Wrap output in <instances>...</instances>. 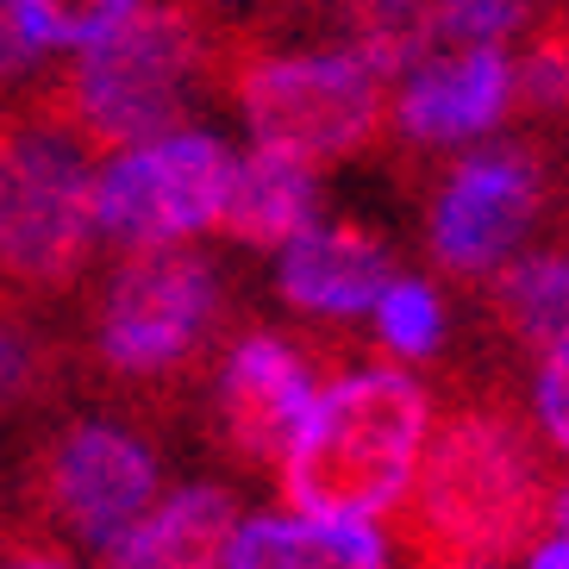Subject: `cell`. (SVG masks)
Wrapping results in <instances>:
<instances>
[{
	"label": "cell",
	"mask_w": 569,
	"mask_h": 569,
	"mask_svg": "<svg viewBox=\"0 0 569 569\" xmlns=\"http://www.w3.org/2000/svg\"><path fill=\"white\" fill-rule=\"evenodd\" d=\"M563 469L532 419L495 395H463L426 432L419 469L395 507L407 569H507L551 532Z\"/></svg>",
	"instance_id": "1"
},
{
	"label": "cell",
	"mask_w": 569,
	"mask_h": 569,
	"mask_svg": "<svg viewBox=\"0 0 569 569\" xmlns=\"http://www.w3.org/2000/svg\"><path fill=\"white\" fill-rule=\"evenodd\" d=\"M219 26L182 0H151L88 38L76 63H63L38 94V113L63 126L88 157L132 151L176 132L188 113V94L213 82Z\"/></svg>",
	"instance_id": "2"
},
{
	"label": "cell",
	"mask_w": 569,
	"mask_h": 569,
	"mask_svg": "<svg viewBox=\"0 0 569 569\" xmlns=\"http://www.w3.org/2000/svg\"><path fill=\"white\" fill-rule=\"evenodd\" d=\"M432 432V388L407 369H345L313 395L288 438L276 482L288 513L376 519L395 513Z\"/></svg>",
	"instance_id": "3"
},
{
	"label": "cell",
	"mask_w": 569,
	"mask_h": 569,
	"mask_svg": "<svg viewBox=\"0 0 569 569\" xmlns=\"http://www.w3.org/2000/svg\"><path fill=\"white\" fill-rule=\"evenodd\" d=\"M213 88L232 94L263 151L307 169L363 157L388 126L382 76L357 51H269L263 38L219 26Z\"/></svg>",
	"instance_id": "4"
},
{
	"label": "cell",
	"mask_w": 569,
	"mask_h": 569,
	"mask_svg": "<svg viewBox=\"0 0 569 569\" xmlns=\"http://www.w3.org/2000/svg\"><path fill=\"white\" fill-rule=\"evenodd\" d=\"M94 157L51 119H0V288L13 301H57L94 257Z\"/></svg>",
	"instance_id": "5"
},
{
	"label": "cell",
	"mask_w": 569,
	"mask_h": 569,
	"mask_svg": "<svg viewBox=\"0 0 569 569\" xmlns=\"http://www.w3.org/2000/svg\"><path fill=\"white\" fill-rule=\"evenodd\" d=\"M219 319H226L219 269L201 251H182V244L126 251L88 319L94 363L132 395H176L207 363Z\"/></svg>",
	"instance_id": "6"
},
{
	"label": "cell",
	"mask_w": 569,
	"mask_h": 569,
	"mask_svg": "<svg viewBox=\"0 0 569 569\" xmlns=\"http://www.w3.org/2000/svg\"><path fill=\"white\" fill-rule=\"evenodd\" d=\"M163 488L151 438L119 419H63L26 463V526L44 538L113 545Z\"/></svg>",
	"instance_id": "7"
},
{
	"label": "cell",
	"mask_w": 569,
	"mask_h": 569,
	"mask_svg": "<svg viewBox=\"0 0 569 569\" xmlns=\"http://www.w3.org/2000/svg\"><path fill=\"white\" fill-rule=\"evenodd\" d=\"M226 182H232L226 144L194 126H176L113 157V169L94 188V219L119 251H157V244L207 232L219 219Z\"/></svg>",
	"instance_id": "8"
},
{
	"label": "cell",
	"mask_w": 569,
	"mask_h": 569,
	"mask_svg": "<svg viewBox=\"0 0 569 569\" xmlns=\"http://www.w3.org/2000/svg\"><path fill=\"white\" fill-rule=\"evenodd\" d=\"M545 201H551V169L532 144L463 157L426 207L432 263L445 276H463V282L495 276V263L526 238V226L545 213Z\"/></svg>",
	"instance_id": "9"
},
{
	"label": "cell",
	"mask_w": 569,
	"mask_h": 569,
	"mask_svg": "<svg viewBox=\"0 0 569 569\" xmlns=\"http://www.w3.org/2000/svg\"><path fill=\"white\" fill-rule=\"evenodd\" d=\"M313 395H319V363L301 338L269 332V326L238 332L213 382L219 451L244 469H276L288 438L301 432Z\"/></svg>",
	"instance_id": "10"
},
{
	"label": "cell",
	"mask_w": 569,
	"mask_h": 569,
	"mask_svg": "<svg viewBox=\"0 0 569 569\" xmlns=\"http://www.w3.org/2000/svg\"><path fill=\"white\" fill-rule=\"evenodd\" d=\"M513 119V63L501 44H457L407 69V88L395 101V126L407 144L451 151L469 138L501 132Z\"/></svg>",
	"instance_id": "11"
},
{
	"label": "cell",
	"mask_w": 569,
	"mask_h": 569,
	"mask_svg": "<svg viewBox=\"0 0 569 569\" xmlns=\"http://www.w3.org/2000/svg\"><path fill=\"white\" fill-rule=\"evenodd\" d=\"M395 251L388 238L363 219H313L282 244L276 263V295L295 313L313 319H357L382 301V288L395 282Z\"/></svg>",
	"instance_id": "12"
},
{
	"label": "cell",
	"mask_w": 569,
	"mask_h": 569,
	"mask_svg": "<svg viewBox=\"0 0 569 569\" xmlns=\"http://www.w3.org/2000/svg\"><path fill=\"white\" fill-rule=\"evenodd\" d=\"M238 532V501L219 482H188L101 545V569H219Z\"/></svg>",
	"instance_id": "13"
},
{
	"label": "cell",
	"mask_w": 569,
	"mask_h": 569,
	"mask_svg": "<svg viewBox=\"0 0 569 569\" xmlns=\"http://www.w3.org/2000/svg\"><path fill=\"white\" fill-rule=\"evenodd\" d=\"M219 569H388V545L369 519L251 513L238 519Z\"/></svg>",
	"instance_id": "14"
},
{
	"label": "cell",
	"mask_w": 569,
	"mask_h": 569,
	"mask_svg": "<svg viewBox=\"0 0 569 569\" xmlns=\"http://www.w3.org/2000/svg\"><path fill=\"white\" fill-rule=\"evenodd\" d=\"M313 213H319L313 169L257 144L244 163H232V182H226L213 226L244 251H282L301 226H313Z\"/></svg>",
	"instance_id": "15"
},
{
	"label": "cell",
	"mask_w": 569,
	"mask_h": 569,
	"mask_svg": "<svg viewBox=\"0 0 569 569\" xmlns=\"http://www.w3.org/2000/svg\"><path fill=\"white\" fill-rule=\"evenodd\" d=\"M482 313L507 351L545 357L569 338V251H538L495 269L482 288Z\"/></svg>",
	"instance_id": "16"
},
{
	"label": "cell",
	"mask_w": 569,
	"mask_h": 569,
	"mask_svg": "<svg viewBox=\"0 0 569 569\" xmlns=\"http://www.w3.org/2000/svg\"><path fill=\"white\" fill-rule=\"evenodd\" d=\"M513 113L569 119V7H557L532 26V44L513 63Z\"/></svg>",
	"instance_id": "17"
},
{
	"label": "cell",
	"mask_w": 569,
	"mask_h": 569,
	"mask_svg": "<svg viewBox=\"0 0 569 569\" xmlns=\"http://www.w3.org/2000/svg\"><path fill=\"white\" fill-rule=\"evenodd\" d=\"M369 313H376L382 351H395V357H432L445 345V301L426 282H413V276H395Z\"/></svg>",
	"instance_id": "18"
},
{
	"label": "cell",
	"mask_w": 569,
	"mask_h": 569,
	"mask_svg": "<svg viewBox=\"0 0 569 569\" xmlns=\"http://www.w3.org/2000/svg\"><path fill=\"white\" fill-rule=\"evenodd\" d=\"M532 19V0H432V32L445 44H501Z\"/></svg>",
	"instance_id": "19"
},
{
	"label": "cell",
	"mask_w": 569,
	"mask_h": 569,
	"mask_svg": "<svg viewBox=\"0 0 569 569\" xmlns=\"http://www.w3.org/2000/svg\"><path fill=\"white\" fill-rule=\"evenodd\" d=\"M26 19H32L38 44L51 51V44H69V51H82L88 38H101L107 26L132 13L138 0H19Z\"/></svg>",
	"instance_id": "20"
},
{
	"label": "cell",
	"mask_w": 569,
	"mask_h": 569,
	"mask_svg": "<svg viewBox=\"0 0 569 569\" xmlns=\"http://www.w3.org/2000/svg\"><path fill=\"white\" fill-rule=\"evenodd\" d=\"M532 426L557 457H569V338L532 369Z\"/></svg>",
	"instance_id": "21"
},
{
	"label": "cell",
	"mask_w": 569,
	"mask_h": 569,
	"mask_svg": "<svg viewBox=\"0 0 569 569\" xmlns=\"http://www.w3.org/2000/svg\"><path fill=\"white\" fill-rule=\"evenodd\" d=\"M44 44H38L32 19L19 0H0V82H13V76H32Z\"/></svg>",
	"instance_id": "22"
},
{
	"label": "cell",
	"mask_w": 569,
	"mask_h": 569,
	"mask_svg": "<svg viewBox=\"0 0 569 569\" xmlns=\"http://www.w3.org/2000/svg\"><path fill=\"white\" fill-rule=\"evenodd\" d=\"M0 569H76V563H69L44 532H32V526L13 532V526H7V532H0Z\"/></svg>",
	"instance_id": "23"
},
{
	"label": "cell",
	"mask_w": 569,
	"mask_h": 569,
	"mask_svg": "<svg viewBox=\"0 0 569 569\" xmlns=\"http://www.w3.org/2000/svg\"><path fill=\"white\" fill-rule=\"evenodd\" d=\"M526 569H569V532H551L545 545H532Z\"/></svg>",
	"instance_id": "24"
},
{
	"label": "cell",
	"mask_w": 569,
	"mask_h": 569,
	"mask_svg": "<svg viewBox=\"0 0 569 569\" xmlns=\"http://www.w3.org/2000/svg\"><path fill=\"white\" fill-rule=\"evenodd\" d=\"M182 7H194V13H201V19H213V26H219V19L244 13V7H257V0H182Z\"/></svg>",
	"instance_id": "25"
},
{
	"label": "cell",
	"mask_w": 569,
	"mask_h": 569,
	"mask_svg": "<svg viewBox=\"0 0 569 569\" xmlns=\"http://www.w3.org/2000/svg\"><path fill=\"white\" fill-rule=\"evenodd\" d=\"M338 7H363V0H338Z\"/></svg>",
	"instance_id": "26"
},
{
	"label": "cell",
	"mask_w": 569,
	"mask_h": 569,
	"mask_svg": "<svg viewBox=\"0 0 569 569\" xmlns=\"http://www.w3.org/2000/svg\"><path fill=\"white\" fill-rule=\"evenodd\" d=\"M0 345H7V332H0Z\"/></svg>",
	"instance_id": "27"
}]
</instances>
